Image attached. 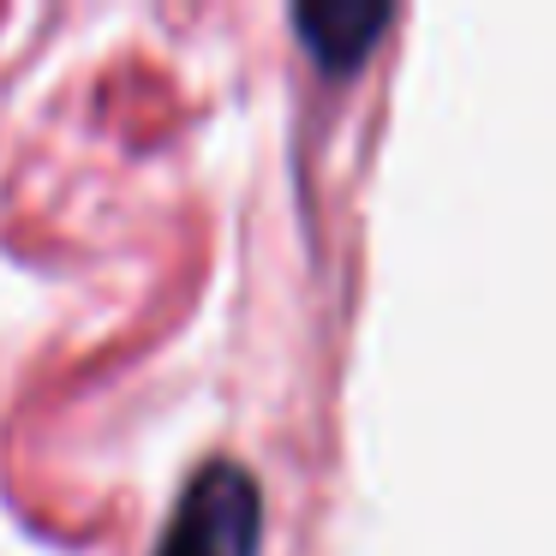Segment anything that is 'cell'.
<instances>
[{
  "mask_svg": "<svg viewBox=\"0 0 556 556\" xmlns=\"http://www.w3.org/2000/svg\"><path fill=\"white\" fill-rule=\"evenodd\" d=\"M257 544H264V496L252 472L240 460H210L174 503L156 556H257Z\"/></svg>",
  "mask_w": 556,
  "mask_h": 556,
  "instance_id": "1",
  "label": "cell"
},
{
  "mask_svg": "<svg viewBox=\"0 0 556 556\" xmlns=\"http://www.w3.org/2000/svg\"><path fill=\"white\" fill-rule=\"evenodd\" d=\"M395 25L389 7H300L293 13V30H300L305 54H312L324 73L348 78L353 66H365L371 42Z\"/></svg>",
  "mask_w": 556,
  "mask_h": 556,
  "instance_id": "2",
  "label": "cell"
}]
</instances>
